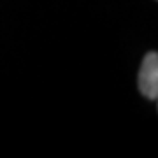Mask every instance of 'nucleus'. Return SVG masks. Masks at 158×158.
Here are the masks:
<instances>
[{
    "label": "nucleus",
    "mask_w": 158,
    "mask_h": 158,
    "mask_svg": "<svg viewBox=\"0 0 158 158\" xmlns=\"http://www.w3.org/2000/svg\"><path fill=\"white\" fill-rule=\"evenodd\" d=\"M139 90L149 100L158 97V55L155 51L148 53L139 70Z\"/></svg>",
    "instance_id": "1"
}]
</instances>
